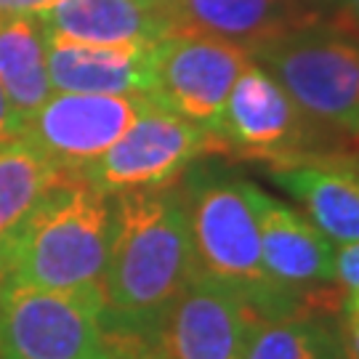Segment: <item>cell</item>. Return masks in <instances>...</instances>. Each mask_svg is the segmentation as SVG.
<instances>
[{"instance_id":"1","label":"cell","mask_w":359,"mask_h":359,"mask_svg":"<svg viewBox=\"0 0 359 359\" xmlns=\"http://www.w3.org/2000/svg\"><path fill=\"white\" fill-rule=\"evenodd\" d=\"M102 330L115 354H157L168 309L197 274L184 197L173 187L115 194Z\"/></svg>"},{"instance_id":"2","label":"cell","mask_w":359,"mask_h":359,"mask_svg":"<svg viewBox=\"0 0 359 359\" xmlns=\"http://www.w3.org/2000/svg\"><path fill=\"white\" fill-rule=\"evenodd\" d=\"M115 200L62 173L0 245V287L102 290Z\"/></svg>"},{"instance_id":"3","label":"cell","mask_w":359,"mask_h":359,"mask_svg":"<svg viewBox=\"0 0 359 359\" xmlns=\"http://www.w3.org/2000/svg\"><path fill=\"white\" fill-rule=\"evenodd\" d=\"M192 231L197 271L231 287L261 320L304 317V304L271 280L261 261V231L250 181L194 179L181 192Z\"/></svg>"},{"instance_id":"4","label":"cell","mask_w":359,"mask_h":359,"mask_svg":"<svg viewBox=\"0 0 359 359\" xmlns=\"http://www.w3.org/2000/svg\"><path fill=\"white\" fill-rule=\"evenodd\" d=\"M314 123L359 142V43L330 29H298L250 53Z\"/></svg>"},{"instance_id":"5","label":"cell","mask_w":359,"mask_h":359,"mask_svg":"<svg viewBox=\"0 0 359 359\" xmlns=\"http://www.w3.org/2000/svg\"><path fill=\"white\" fill-rule=\"evenodd\" d=\"M104 290L0 287V359H115Z\"/></svg>"},{"instance_id":"6","label":"cell","mask_w":359,"mask_h":359,"mask_svg":"<svg viewBox=\"0 0 359 359\" xmlns=\"http://www.w3.org/2000/svg\"><path fill=\"white\" fill-rule=\"evenodd\" d=\"M205 154H216L208 128L149 102L133 126L75 176L107 197L152 192L176 187V181Z\"/></svg>"},{"instance_id":"7","label":"cell","mask_w":359,"mask_h":359,"mask_svg":"<svg viewBox=\"0 0 359 359\" xmlns=\"http://www.w3.org/2000/svg\"><path fill=\"white\" fill-rule=\"evenodd\" d=\"M208 133L221 157L269 163L309 154L320 136L314 120L258 62H250L237 77Z\"/></svg>"},{"instance_id":"8","label":"cell","mask_w":359,"mask_h":359,"mask_svg":"<svg viewBox=\"0 0 359 359\" xmlns=\"http://www.w3.org/2000/svg\"><path fill=\"white\" fill-rule=\"evenodd\" d=\"M250 53L229 40L176 29L152 46L149 99L168 112L210 128Z\"/></svg>"},{"instance_id":"9","label":"cell","mask_w":359,"mask_h":359,"mask_svg":"<svg viewBox=\"0 0 359 359\" xmlns=\"http://www.w3.org/2000/svg\"><path fill=\"white\" fill-rule=\"evenodd\" d=\"M261 231V261L274 283L295 295L306 317L344 309L346 293L335 283L338 248L309 218L250 184Z\"/></svg>"},{"instance_id":"10","label":"cell","mask_w":359,"mask_h":359,"mask_svg":"<svg viewBox=\"0 0 359 359\" xmlns=\"http://www.w3.org/2000/svg\"><path fill=\"white\" fill-rule=\"evenodd\" d=\"M147 96L53 93L22 128V136L62 173H80L133 126Z\"/></svg>"},{"instance_id":"11","label":"cell","mask_w":359,"mask_h":359,"mask_svg":"<svg viewBox=\"0 0 359 359\" xmlns=\"http://www.w3.org/2000/svg\"><path fill=\"white\" fill-rule=\"evenodd\" d=\"M261 317L240 293L194 274L157 333L160 359H243Z\"/></svg>"},{"instance_id":"12","label":"cell","mask_w":359,"mask_h":359,"mask_svg":"<svg viewBox=\"0 0 359 359\" xmlns=\"http://www.w3.org/2000/svg\"><path fill=\"white\" fill-rule=\"evenodd\" d=\"M271 179L301 203L309 221L335 245L359 243V168L333 157L301 154L274 163Z\"/></svg>"},{"instance_id":"13","label":"cell","mask_w":359,"mask_h":359,"mask_svg":"<svg viewBox=\"0 0 359 359\" xmlns=\"http://www.w3.org/2000/svg\"><path fill=\"white\" fill-rule=\"evenodd\" d=\"M53 93L147 96L152 93V46H88L48 38Z\"/></svg>"},{"instance_id":"14","label":"cell","mask_w":359,"mask_h":359,"mask_svg":"<svg viewBox=\"0 0 359 359\" xmlns=\"http://www.w3.org/2000/svg\"><path fill=\"white\" fill-rule=\"evenodd\" d=\"M38 19L48 38L88 46H154L176 32L152 0H59Z\"/></svg>"},{"instance_id":"15","label":"cell","mask_w":359,"mask_h":359,"mask_svg":"<svg viewBox=\"0 0 359 359\" xmlns=\"http://www.w3.org/2000/svg\"><path fill=\"white\" fill-rule=\"evenodd\" d=\"M176 29L229 40L253 53L298 29L317 27V16L295 0H181L173 8Z\"/></svg>"},{"instance_id":"16","label":"cell","mask_w":359,"mask_h":359,"mask_svg":"<svg viewBox=\"0 0 359 359\" xmlns=\"http://www.w3.org/2000/svg\"><path fill=\"white\" fill-rule=\"evenodd\" d=\"M0 88L22 136V128L53 96L48 35L38 16H0Z\"/></svg>"},{"instance_id":"17","label":"cell","mask_w":359,"mask_h":359,"mask_svg":"<svg viewBox=\"0 0 359 359\" xmlns=\"http://www.w3.org/2000/svg\"><path fill=\"white\" fill-rule=\"evenodd\" d=\"M59 176L62 170L25 139L0 144V245Z\"/></svg>"},{"instance_id":"18","label":"cell","mask_w":359,"mask_h":359,"mask_svg":"<svg viewBox=\"0 0 359 359\" xmlns=\"http://www.w3.org/2000/svg\"><path fill=\"white\" fill-rule=\"evenodd\" d=\"M335 351L338 338L322 322L290 317L258 322L243 359H333Z\"/></svg>"},{"instance_id":"19","label":"cell","mask_w":359,"mask_h":359,"mask_svg":"<svg viewBox=\"0 0 359 359\" xmlns=\"http://www.w3.org/2000/svg\"><path fill=\"white\" fill-rule=\"evenodd\" d=\"M327 29L359 43V0H335L327 16Z\"/></svg>"},{"instance_id":"20","label":"cell","mask_w":359,"mask_h":359,"mask_svg":"<svg viewBox=\"0 0 359 359\" xmlns=\"http://www.w3.org/2000/svg\"><path fill=\"white\" fill-rule=\"evenodd\" d=\"M59 0H0V16H43Z\"/></svg>"},{"instance_id":"21","label":"cell","mask_w":359,"mask_h":359,"mask_svg":"<svg viewBox=\"0 0 359 359\" xmlns=\"http://www.w3.org/2000/svg\"><path fill=\"white\" fill-rule=\"evenodd\" d=\"M13 139H19V130H16V126H13L8 99H6L3 88H0V144L13 142Z\"/></svg>"},{"instance_id":"22","label":"cell","mask_w":359,"mask_h":359,"mask_svg":"<svg viewBox=\"0 0 359 359\" xmlns=\"http://www.w3.org/2000/svg\"><path fill=\"white\" fill-rule=\"evenodd\" d=\"M341 341H344V351L348 354V359H359V320H344Z\"/></svg>"},{"instance_id":"23","label":"cell","mask_w":359,"mask_h":359,"mask_svg":"<svg viewBox=\"0 0 359 359\" xmlns=\"http://www.w3.org/2000/svg\"><path fill=\"white\" fill-rule=\"evenodd\" d=\"M295 3H301V6H304L309 13H314L317 19H322V11H325V8L330 11L335 6V0H295Z\"/></svg>"},{"instance_id":"24","label":"cell","mask_w":359,"mask_h":359,"mask_svg":"<svg viewBox=\"0 0 359 359\" xmlns=\"http://www.w3.org/2000/svg\"><path fill=\"white\" fill-rule=\"evenodd\" d=\"M152 3L157 6V8H163V11H168L170 16H173V8L179 6L181 0H152Z\"/></svg>"},{"instance_id":"25","label":"cell","mask_w":359,"mask_h":359,"mask_svg":"<svg viewBox=\"0 0 359 359\" xmlns=\"http://www.w3.org/2000/svg\"><path fill=\"white\" fill-rule=\"evenodd\" d=\"M115 359H160V357H152V354H117Z\"/></svg>"},{"instance_id":"26","label":"cell","mask_w":359,"mask_h":359,"mask_svg":"<svg viewBox=\"0 0 359 359\" xmlns=\"http://www.w3.org/2000/svg\"><path fill=\"white\" fill-rule=\"evenodd\" d=\"M333 359H338V357H333Z\"/></svg>"}]
</instances>
